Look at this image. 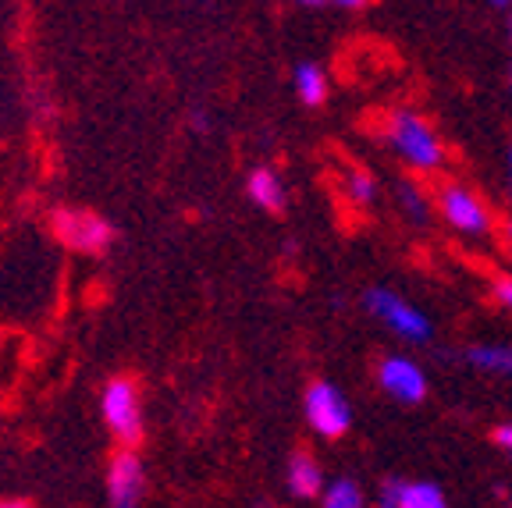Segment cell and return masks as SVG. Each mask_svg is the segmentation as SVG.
Returning <instances> with one entry per match:
<instances>
[{"instance_id":"52a82bcc","label":"cell","mask_w":512,"mask_h":508,"mask_svg":"<svg viewBox=\"0 0 512 508\" xmlns=\"http://www.w3.org/2000/svg\"><path fill=\"white\" fill-rule=\"evenodd\" d=\"M143 484H146V473H143V462L132 448L118 452L111 459V469H107V498L111 505L118 508H128L136 505L143 498Z\"/></svg>"},{"instance_id":"e0dca14e","label":"cell","mask_w":512,"mask_h":508,"mask_svg":"<svg viewBox=\"0 0 512 508\" xmlns=\"http://www.w3.org/2000/svg\"><path fill=\"white\" fill-rule=\"evenodd\" d=\"M495 299L512 313V278H498L495 281Z\"/></svg>"},{"instance_id":"d4e9b609","label":"cell","mask_w":512,"mask_h":508,"mask_svg":"<svg viewBox=\"0 0 512 508\" xmlns=\"http://www.w3.org/2000/svg\"><path fill=\"white\" fill-rule=\"evenodd\" d=\"M509 89H512V68H509Z\"/></svg>"},{"instance_id":"8fae6325","label":"cell","mask_w":512,"mask_h":508,"mask_svg":"<svg viewBox=\"0 0 512 508\" xmlns=\"http://www.w3.org/2000/svg\"><path fill=\"white\" fill-rule=\"evenodd\" d=\"M246 192L260 210H271V214L285 210V189H281V178L274 175L271 167H256V171H249Z\"/></svg>"},{"instance_id":"2e32d148","label":"cell","mask_w":512,"mask_h":508,"mask_svg":"<svg viewBox=\"0 0 512 508\" xmlns=\"http://www.w3.org/2000/svg\"><path fill=\"white\" fill-rule=\"evenodd\" d=\"M399 199H402V210H406L413 221H427V196L416 185L402 182L399 185Z\"/></svg>"},{"instance_id":"8992f818","label":"cell","mask_w":512,"mask_h":508,"mask_svg":"<svg viewBox=\"0 0 512 508\" xmlns=\"http://www.w3.org/2000/svg\"><path fill=\"white\" fill-rule=\"evenodd\" d=\"M438 207H441V214H445V221L456 231H463V235H488L491 214L484 210V203H480L473 192L459 189V185H445Z\"/></svg>"},{"instance_id":"7a4b0ae2","label":"cell","mask_w":512,"mask_h":508,"mask_svg":"<svg viewBox=\"0 0 512 508\" xmlns=\"http://www.w3.org/2000/svg\"><path fill=\"white\" fill-rule=\"evenodd\" d=\"M363 306H367L388 331H395L399 338H406V342H427V338H431V320H427V313L416 310L413 302L388 292V288H370V292L363 295Z\"/></svg>"},{"instance_id":"484cf974","label":"cell","mask_w":512,"mask_h":508,"mask_svg":"<svg viewBox=\"0 0 512 508\" xmlns=\"http://www.w3.org/2000/svg\"><path fill=\"white\" fill-rule=\"evenodd\" d=\"M509 29H512V22H509Z\"/></svg>"},{"instance_id":"30bf717a","label":"cell","mask_w":512,"mask_h":508,"mask_svg":"<svg viewBox=\"0 0 512 508\" xmlns=\"http://www.w3.org/2000/svg\"><path fill=\"white\" fill-rule=\"evenodd\" d=\"M285 484H288V491L296 494V498H303V501H310V498H317V494H324V473H320V466L310 459V455H292V462H288V473H285Z\"/></svg>"},{"instance_id":"5bb4252c","label":"cell","mask_w":512,"mask_h":508,"mask_svg":"<svg viewBox=\"0 0 512 508\" xmlns=\"http://www.w3.org/2000/svg\"><path fill=\"white\" fill-rule=\"evenodd\" d=\"M324 505L328 508H360L363 505V487L352 477H338L324 487Z\"/></svg>"},{"instance_id":"9c48e42d","label":"cell","mask_w":512,"mask_h":508,"mask_svg":"<svg viewBox=\"0 0 512 508\" xmlns=\"http://www.w3.org/2000/svg\"><path fill=\"white\" fill-rule=\"evenodd\" d=\"M384 505L395 508H441L445 505V491L431 480H388L381 491Z\"/></svg>"},{"instance_id":"d6986e66","label":"cell","mask_w":512,"mask_h":508,"mask_svg":"<svg viewBox=\"0 0 512 508\" xmlns=\"http://www.w3.org/2000/svg\"><path fill=\"white\" fill-rule=\"evenodd\" d=\"M192 128H196V132H210L207 114H203V111H192Z\"/></svg>"},{"instance_id":"44dd1931","label":"cell","mask_w":512,"mask_h":508,"mask_svg":"<svg viewBox=\"0 0 512 508\" xmlns=\"http://www.w3.org/2000/svg\"><path fill=\"white\" fill-rule=\"evenodd\" d=\"M491 4H498V8H509L512 0H491Z\"/></svg>"},{"instance_id":"9a60e30c","label":"cell","mask_w":512,"mask_h":508,"mask_svg":"<svg viewBox=\"0 0 512 508\" xmlns=\"http://www.w3.org/2000/svg\"><path fill=\"white\" fill-rule=\"evenodd\" d=\"M345 185H349V199H352V203H360V207H370V203H374L377 189H374V178H370L367 171H352Z\"/></svg>"},{"instance_id":"cb8c5ba5","label":"cell","mask_w":512,"mask_h":508,"mask_svg":"<svg viewBox=\"0 0 512 508\" xmlns=\"http://www.w3.org/2000/svg\"><path fill=\"white\" fill-rule=\"evenodd\" d=\"M505 231H509V246H512V224H509V228H505Z\"/></svg>"},{"instance_id":"603a6c76","label":"cell","mask_w":512,"mask_h":508,"mask_svg":"<svg viewBox=\"0 0 512 508\" xmlns=\"http://www.w3.org/2000/svg\"><path fill=\"white\" fill-rule=\"evenodd\" d=\"M299 4H320V0H299Z\"/></svg>"},{"instance_id":"277c9868","label":"cell","mask_w":512,"mask_h":508,"mask_svg":"<svg viewBox=\"0 0 512 508\" xmlns=\"http://www.w3.org/2000/svg\"><path fill=\"white\" fill-rule=\"evenodd\" d=\"M104 420L125 448H136L143 441V409H139V391L132 381L118 377L104 388Z\"/></svg>"},{"instance_id":"7402d4cb","label":"cell","mask_w":512,"mask_h":508,"mask_svg":"<svg viewBox=\"0 0 512 508\" xmlns=\"http://www.w3.org/2000/svg\"><path fill=\"white\" fill-rule=\"evenodd\" d=\"M509 189H512V150H509Z\"/></svg>"},{"instance_id":"7c38bea8","label":"cell","mask_w":512,"mask_h":508,"mask_svg":"<svg viewBox=\"0 0 512 508\" xmlns=\"http://www.w3.org/2000/svg\"><path fill=\"white\" fill-rule=\"evenodd\" d=\"M296 93L306 107H320L328 100V75L320 72L313 61H303L296 68Z\"/></svg>"},{"instance_id":"3957f363","label":"cell","mask_w":512,"mask_h":508,"mask_svg":"<svg viewBox=\"0 0 512 508\" xmlns=\"http://www.w3.org/2000/svg\"><path fill=\"white\" fill-rule=\"evenodd\" d=\"M50 228H54L57 242H64L75 253H104L111 246L114 231L104 217H96L93 210H72V207H57L50 214Z\"/></svg>"},{"instance_id":"ac0fdd59","label":"cell","mask_w":512,"mask_h":508,"mask_svg":"<svg viewBox=\"0 0 512 508\" xmlns=\"http://www.w3.org/2000/svg\"><path fill=\"white\" fill-rule=\"evenodd\" d=\"M495 445L512 455V423H502V427L495 430Z\"/></svg>"},{"instance_id":"6da1fadb","label":"cell","mask_w":512,"mask_h":508,"mask_svg":"<svg viewBox=\"0 0 512 508\" xmlns=\"http://www.w3.org/2000/svg\"><path fill=\"white\" fill-rule=\"evenodd\" d=\"M388 143H392V150L399 153L406 164H413L416 171H434V167H441V160H445V146H441V139L434 135V128L409 111H399L392 118Z\"/></svg>"},{"instance_id":"4fadbf2b","label":"cell","mask_w":512,"mask_h":508,"mask_svg":"<svg viewBox=\"0 0 512 508\" xmlns=\"http://www.w3.org/2000/svg\"><path fill=\"white\" fill-rule=\"evenodd\" d=\"M466 363L488 374H509L512 377V345H470Z\"/></svg>"},{"instance_id":"ba28073f","label":"cell","mask_w":512,"mask_h":508,"mask_svg":"<svg viewBox=\"0 0 512 508\" xmlns=\"http://www.w3.org/2000/svg\"><path fill=\"white\" fill-rule=\"evenodd\" d=\"M381 388L388 391V395L395 398V402L402 405H416V402H424L427 395V377L424 370L413 363V359L406 356H392V359H384L381 363Z\"/></svg>"},{"instance_id":"5b68a950","label":"cell","mask_w":512,"mask_h":508,"mask_svg":"<svg viewBox=\"0 0 512 508\" xmlns=\"http://www.w3.org/2000/svg\"><path fill=\"white\" fill-rule=\"evenodd\" d=\"M306 423L317 430L320 437H342L352 423L349 402L342 398V391L328 381L310 384L306 391Z\"/></svg>"},{"instance_id":"ffe728a7","label":"cell","mask_w":512,"mask_h":508,"mask_svg":"<svg viewBox=\"0 0 512 508\" xmlns=\"http://www.w3.org/2000/svg\"><path fill=\"white\" fill-rule=\"evenodd\" d=\"M331 4H338V8H349V11H356V8H363L367 0H331Z\"/></svg>"}]
</instances>
